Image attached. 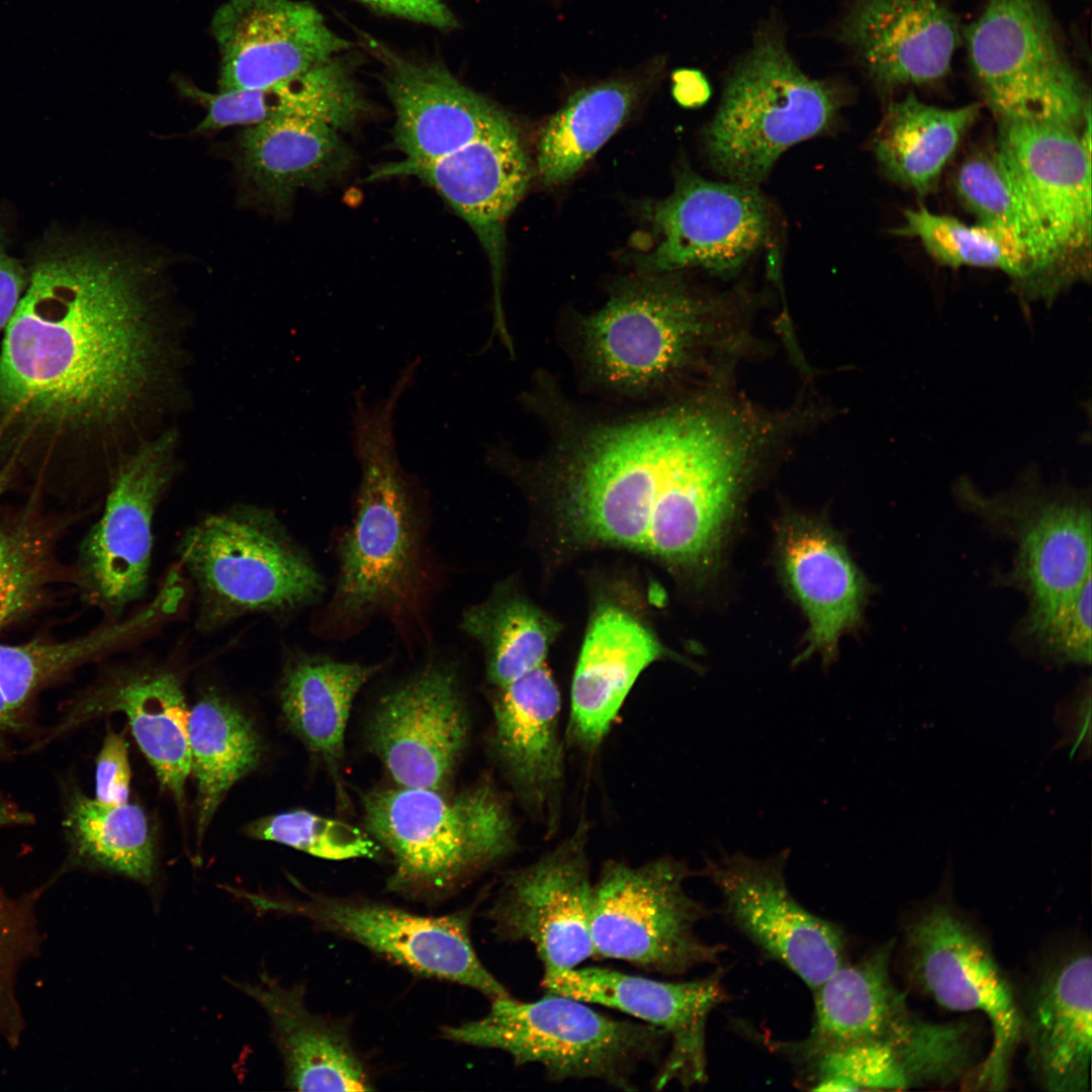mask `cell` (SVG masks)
<instances>
[{
	"label": "cell",
	"instance_id": "obj_30",
	"mask_svg": "<svg viewBox=\"0 0 1092 1092\" xmlns=\"http://www.w3.org/2000/svg\"><path fill=\"white\" fill-rule=\"evenodd\" d=\"M666 657L680 659L626 610L601 607L592 618L572 678L570 741L585 751L597 749L642 671Z\"/></svg>",
	"mask_w": 1092,
	"mask_h": 1092
},
{
	"label": "cell",
	"instance_id": "obj_26",
	"mask_svg": "<svg viewBox=\"0 0 1092 1092\" xmlns=\"http://www.w3.org/2000/svg\"><path fill=\"white\" fill-rule=\"evenodd\" d=\"M1092 960L1088 948H1065L1042 962L1021 1005L1029 1070L1050 1092L1090 1089Z\"/></svg>",
	"mask_w": 1092,
	"mask_h": 1092
},
{
	"label": "cell",
	"instance_id": "obj_32",
	"mask_svg": "<svg viewBox=\"0 0 1092 1092\" xmlns=\"http://www.w3.org/2000/svg\"><path fill=\"white\" fill-rule=\"evenodd\" d=\"M339 131L302 116L247 126L237 140V165L245 186L259 202L282 210L298 190L340 178L353 155Z\"/></svg>",
	"mask_w": 1092,
	"mask_h": 1092
},
{
	"label": "cell",
	"instance_id": "obj_53",
	"mask_svg": "<svg viewBox=\"0 0 1092 1092\" xmlns=\"http://www.w3.org/2000/svg\"><path fill=\"white\" fill-rule=\"evenodd\" d=\"M2 929H3V927H2V921H1V916H0V956H1V951H2V943H3V932H2Z\"/></svg>",
	"mask_w": 1092,
	"mask_h": 1092
},
{
	"label": "cell",
	"instance_id": "obj_33",
	"mask_svg": "<svg viewBox=\"0 0 1092 1092\" xmlns=\"http://www.w3.org/2000/svg\"><path fill=\"white\" fill-rule=\"evenodd\" d=\"M812 1091L906 1090L948 1085L974 1060L972 1039L929 1045L849 1043L788 1055Z\"/></svg>",
	"mask_w": 1092,
	"mask_h": 1092
},
{
	"label": "cell",
	"instance_id": "obj_40",
	"mask_svg": "<svg viewBox=\"0 0 1092 1092\" xmlns=\"http://www.w3.org/2000/svg\"><path fill=\"white\" fill-rule=\"evenodd\" d=\"M65 829L79 859L143 883L156 873L153 833L134 804H107L80 792L68 803Z\"/></svg>",
	"mask_w": 1092,
	"mask_h": 1092
},
{
	"label": "cell",
	"instance_id": "obj_25",
	"mask_svg": "<svg viewBox=\"0 0 1092 1092\" xmlns=\"http://www.w3.org/2000/svg\"><path fill=\"white\" fill-rule=\"evenodd\" d=\"M395 114L393 138L405 164L451 154L510 119L487 97L438 62L416 61L374 44Z\"/></svg>",
	"mask_w": 1092,
	"mask_h": 1092
},
{
	"label": "cell",
	"instance_id": "obj_4",
	"mask_svg": "<svg viewBox=\"0 0 1092 1092\" xmlns=\"http://www.w3.org/2000/svg\"><path fill=\"white\" fill-rule=\"evenodd\" d=\"M405 366L386 396L369 400L360 388L353 405V448L360 465L356 517L341 545L334 610L344 618L388 609L413 587L418 570L417 486L398 460L394 415L412 385Z\"/></svg>",
	"mask_w": 1092,
	"mask_h": 1092
},
{
	"label": "cell",
	"instance_id": "obj_23",
	"mask_svg": "<svg viewBox=\"0 0 1092 1092\" xmlns=\"http://www.w3.org/2000/svg\"><path fill=\"white\" fill-rule=\"evenodd\" d=\"M210 30L220 56L218 92L270 86L351 47L306 1L226 0Z\"/></svg>",
	"mask_w": 1092,
	"mask_h": 1092
},
{
	"label": "cell",
	"instance_id": "obj_31",
	"mask_svg": "<svg viewBox=\"0 0 1092 1092\" xmlns=\"http://www.w3.org/2000/svg\"><path fill=\"white\" fill-rule=\"evenodd\" d=\"M268 1014L282 1056L286 1083L298 1091H369L373 1081L348 1025L315 1014L301 985L284 987L265 976L257 984L236 983Z\"/></svg>",
	"mask_w": 1092,
	"mask_h": 1092
},
{
	"label": "cell",
	"instance_id": "obj_42",
	"mask_svg": "<svg viewBox=\"0 0 1092 1092\" xmlns=\"http://www.w3.org/2000/svg\"><path fill=\"white\" fill-rule=\"evenodd\" d=\"M60 534L57 521L33 505L0 519V632L42 599Z\"/></svg>",
	"mask_w": 1092,
	"mask_h": 1092
},
{
	"label": "cell",
	"instance_id": "obj_27",
	"mask_svg": "<svg viewBox=\"0 0 1092 1092\" xmlns=\"http://www.w3.org/2000/svg\"><path fill=\"white\" fill-rule=\"evenodd\" d=\"M776 553L782 579L809 624L806 648L795 662L817 653L829 664L841 637L860 621L866 579L840 536L816 518H784L777 529Z\"/></svg>",
	"mask_w": 1092,
	"mask_h": 1092
},
{
	"label": "cell",
	"instance_id": "obj_8",
	"mask_svg": "<svg viewBox=\"0 0 1092 1092\" xmlns=\"http://www.w3.org/2000/svg\"><path fill=\"white\" fill-rule=\"evenodd\" d=\"M962 38L971 78L998 123L1083 125L1090 93L1046 0H984Z\"/></svg>",
	"mask_w": 1092,
	"mask_h": 1092
},
{
	"label": "cell",
	"instance_id": "obj_5",
	"mask_svg": "<svg viewBox=\"0 0 1092 1092\" xmlns=\"http://www.w3.org/2000/svg\"><path fill=\"white\" fill-rule=\"evenodd\" d=\"M210 634L248 615L277 616L314 601L323 581L273 512L240 504L188 527L176 548Z\"/></svg>",
	"mask_w": 1092,
	"mask_h": 1092
},
{
	"label": "cell",
	"instance_id": "obj_19",
	"mask_svg": "<svg viewBox=\"0 0 1092 1092\" xmlns=\"http://www.w3.org/2000/svg\"><path fill=\"white\" fill-rule=\"evenodd\" d=\"M455 671L430 663L383 695L366 726L370 751L401 787L445 790L468 741Z\"/></svg>",
	"mask_w": 1092,
	"mask_h": 1092
},
{
	"label": "cell",
	"instance_id": "obj_18",
	"mask_svg": "<svg viewBox=\"0 0 1092 1092\" xmlns=\"http://www.w3.org/2000/svg\"><path fill=\"white\" fill-rule=\"evenodd\" d=\"M541 986L548 993L611 1007L662 1029L669 1049L652 1084L691 1089L707 1078V1022L711 1012L728 998L723 970L688 982L658 981L614 970L586 967L546 970Z\"/></svg>",
	"mask_w": 1092,
	"mask_h": 1092
},
{
	"label": "cell",
	"instance_id": "obj_47",
	"mask_svg": "<svg viewBox=\"0 0 1092 1092\" xmlns=\"http://www.w3.org/2000/svg\"><path fill=\"white\" fill-rule=\"evenodd\" d=\"M130 766L123 735L109 732L96 759L95 799L107 804L128 800Z\"/></svg>",
	"mask_w": 1092,
	"mask_h": 1092
},
{
	"label": "cell",
	"instance_id": "obj_39",
	"mask_svg": "<svg viewBox=\"0 0 1092 1092\" xmlns=\"http://www.w3.org/2000/svg\"><path fill=\"white\" fill-rule=\"evenodd\" d=\"M956 192L977 222L1014 236L1025 248L1038 275L1054 271L1063 262L1039 216L1018 186L996 145L971 154L960 166Z\"/></svg>",
	"mask_w": 1092,
	"mask_h": 1092
},
{
	"label": "cell",
	"instance_id": "obj_1",
	"mask_svg": "<svg viewBox=\"0 0 1092 1092\" xmlns=\"http://www.w3.org/2000/svg\"><path fill=\"white\" fill-rule=\"evenodd\" d=\"M761 437L745 413L704 403L579 426L553 452L558 516L575 542L634 550L705 577Z\"/></svg>",
	"mask_w": 1092,
	"mask_h": 1092
},
{
	"label": "cell",
	"instance_id": "obj_34",
	"mask_svg": "<svg viewBox=\"0 0 1092 1092\" xmlns=\"http://www.w3.org/2000/svg\"><path fill=\"white\" fill-rule=\"evenodd\" d=\"M184 96L204 106L206 114L195 132L232 125L252 126L269 120L302 116L347 129L364 111L356 83L340 57L270 86L208 93L182 83Z\"/></svg>",
	"mask_w": 1092,
	"mask_h": 1092
},
{
	"label": "cell",
	"instance_id": "obj_2",
	"mask_svg": "<svg viewBox=\"0 0 1092 1092\" xmlns=\"http://www.w3.org/2000/svg\"><path fill=\"white\" fill-rule=\"evenodd\" d=\"M156 259L88 236L43 243L4 329L0 411L54 431L122 414L153 373Z\"/></svg>",
	"mask_w": 1092,
	"mask_h": 1092
},
{
	"label": "cell",
	"instance_id": "obj_24",
	"mask_svg": "<svg viewBox=\"0 0 1092 1092\" xmlns=\"http://www.w3.org/2000/svg\"><path fill=\"white\" fill-rule=\"evenodd\" d=\"M996 147L1064 263L1091 239V131L1043 122H1001Z\"/></svg>",
	"mask_w": 1092,
	"mask_h": 1092
},
{
	"label": "cell",
	"instance_id": "obj_9",
	"mask_svg": "<svg viewBox=\"0 0 1092 1092\" xmlns=\"http://www.w3.org/2000/svg\"><path fill=\"white\" fill-rule=\"evenodd\" d=\"M618 284L578 325L582 363L598 384L619 393L650 391L674 376L712 334L716 302L671 273Z\"/></svg>",
	"mask_w": 1092,
	"mask_h": 1092
},
{
	"label": "cell",
	"instance_id": "obj_46",
	"mask_svg": "<svg viewBox=\"0 0 1092 1092\" xmlns=\"http://www.w3.org/2000/svg\"><path fill=\"white\" fill-rule=\"evenodd\" d=\"M1091 575L1071 598L1054 607L1028 612L1019 635L1042 656L1057 663L1091 662Z\"/></svg>",
	"mask_w": 1092,
	"mask_h": 1092
},
{
	"label": "cell",
	"instance_id": "obj_41",
	"mask_svg": "<svg viewBox=\"0 0 1092 1092\" xmlns=\"http://www.w3.org/2000/svg\"><path fill=\"white\" fill-rule=\"evenodd\" d=\"M463 629L485 649L486 674L499 688L546 663L557 625L518 598L492 600L470 609Z\"/></svg>",
	"mask_w": 1092,
	"mask_h": 1092
},
{
	"label": "cell",
	"instance_id": "obj_14",
	"mask_svg": "<svg viewBox=\"0 0 1092 1092\" xmlns=\"http://www.w3.org/2000/svg\"><path fill=\"white\" fill-rule=\"evenodd\" d=\"M174 437L140 446L113 473L104 509L85 535L77 580L110 621L143 599L150 581L154 519L173 477Z\"/></svg>",
	"mask_w": 1092,
	"mask_h": 1092
},
{
	"label": "cell",
	"instance_id": "obj_20",
	"mask_svg": "<svg viewBox=\"0 0 1092 1092\" xmlns=\"http://www.w3.org/2000/svg\"><path fill=\"white\" fill-rule=\"evenodd\" d=\"M962 30L947 0H849L836 35L876 91L888 96L944 81Z\"/></svg>",
	"mask_w": 1092,
	"mask_h": 1092
},
{
	"label": "cell",
	"instance_id": "obj_35",
	"mask_svg": "<svg viewBox=\"0 0 1092 1092\" xmlns=\"http://www.w3.org/2000/svg\"><path fill=\"white\" fill-rule=\"evenodd\" d=\"M380 669L302 652L290 654L283 666L278 690L283 719L324 763L343 806L348 804L341 769L350 711L359 691Z\"/></svg>",
	"mask_w": 1092,
	"mask_h": 1092
},
{
	"label": "cell",
	"instance_id": "obj_45",
	"mask_svg": "<svg viewBox=\"0 0 1092 1092\" xmlns=\"http://www.w3.org/2000/svg\"><path fill=\"white\" fill-rule=\"evenodd\" d=\"M247 833L330 860L375 858L382 849L367 831L303 809L257 819Z\"/></svg>",
	"mask_w": 1092,
	"mask_h": 1092
},
{
	"label": "cell",
	"instance_id": "obj_3",
	"mask_svg": "<svg viewBox=\"0 0 1092 1092\" xmlns=\"http://www.w3.org/2000/svg\"><path fill=\"white\" fill-rule=\"evenodd\" d=\"M362 802L366 831L391 857L387 890L412 899L452 895L516 846L511 809L489 781L453 794L378 789Z\"/></svg>",
	"mask_w": 1092,
	"mask_h": 1092
},
{
	"label": "cell",
	"instance_id": "obj_28",
	"mask_svg": "<svg viewBox=\"0 0 1092 1092\" xmlns=\"http://www.w3.org/2000/svg\"><path fill=\"white\" fill-rule=\"evenodd\" d=\"M495 689V756L519 803L551 831L564 779L558 687L545 663Z\"/></svg>",
	"mask_w": 1092,
	"mask_h": 1092
},
{
	"label": "cell",
	"instance_id": "obj_13",
	"mask_svg": "<svg viewBox=\"0 0 1092 1092\" xmlns=\"http://www.w3.org/2000/svg\"><path fill=\"white\" fill-rule=\"evenodd\" d=\"M1032 479L988 496L966 479L954 490L968 510L1014 543L1013 568L1003 581L1025 594L1028 612H1037L1074 596L1092 574L1091 510L1082 493Z\"/></svg>",
	"mask_w": 1092,
	"mask_h": 1092
},
{
	"label": "cell",
	"instance_id": "obj_37",
	"mask_svg": "<svg viewBox=\"0 0 1092 1092\" xmlns=\"http://www.w3.org/2000/svg\"><path fill=\"white\" fill-rule=\"evenodd\" d=\"M980 113L978 102L942 108L909 91L888 104L872 140L875 157L892 181L926 195Z\"/></svg>",
	"mask_w": 1092,
	"mask_h": 1092
},
{
	"label": "cell",
	"instance_id": "obj_17",
	"mask_svg": "<svg viewBox=\"0 0 1092 1092\" xmlns=\"http://www.w3.org/2000/svg\"><path fill=\"white\" fill-rule=\"evenodd\" d=\"M656 243L639 260L644 272L702 268L717 275L738 271L767 243L769 204L757 187L717 182L682 171L672 192L649 208Z\"/></svg>",
	"mask_w": 1092,
	"mask_h": 1092
},
{
	"label": "cell",
	"instance_id": "obj_6",
	"mask_svg": "<svg viewBox=\"0 0 1092 1092\" xmlns=\"http://www.w3.org/2000/svg\"><path fill=\"white\" fill-rule=\"evenodd\" d=\"M841 103L833 82L801 70L781 28L763 24L729 73L706 129L709 161L728 181L757 187L789 148L826 129Z\"/></svg>",
	"mask_w": 1092,
	"mask_h": 1092
},
{
	"label": "cell",
	"instance_id": "obj_21",
	"mask_svg": "<svg viewBox=\"0 0 1092 1092\" xmlns=\"http://www.w3.org/2000/svg\"><path fill=\"white\" fill-rule=\"evenodd\" d=\"M888 940L856 962H846L813 992L814 1016L806 1037L779 1043L787 1055L872 1041L928 1045L971 1036L963 1021L932 1022L920 1018L894 983Z\"/></svg>",
	"mask_w": 1092,
	"mask_h": 1092
},
{
	"label": "cell",
	"instance_id": "obj_49",
	"mask_svg": "<svg viewBox=\"0 0 1092 1092\" xmlns=\"http://www.w3.org/2000/svg\"><path fill=\"white\" fill-rule=\"evenodd\" d=\"M374 10L438 29H451L456 18L443 0H359Z\"/></svg>",
	"mask_w": 1092,
	"mask_h": 1092
},
{
	"label": "cell",
	"instance_id": "obj_52",
	"mask_svg": "<svg viewBox=\"0 0 1092 1092\" xmlns=\"http://www.w3.org/2000/svg\"><path fill=\"white\" fill-rule=\"evenodd\" d=\"M8 481V476L5 472H0V495L3 493Z\"/></svg>",
	"mask_w": 1092,
	"mask_h": 1092
},
{
	"label": "cell",
	"instance_id": "obj_44",
	"mask_svg": "<svg viewBox=\"0 0 1092 1092\" xmlns=\"http://www.w3.org/2000/svg\"><path fill=\"white\" fill-rule=\"evenodd\" d=\"M93 651L85 635L61 641L0 643V744L16 728L25 705L39 689L89 661Z\"/></svg>",
	"mask_w": 1092,
	"mask_h": 1092
},
{
	"label": "cell",
	"instance_id": "obj_29",
	"mask_svg": "<svg viewBox=\"0 0 1092 1092\" xmlns=\"http://www.w3.org/2000/svg\"><path fill=\"white\" fill-rule=\"evenodd\" d=\"M126 715L132 734L161 784L179 805L191 772L188 719L183 687L172 668L141 663L114 671L75 703L54 735L106 713Z\"/></svg>",
	"mask_w": 1092,
	"mask_h": 1092
},
{
	"label": "cell",
	"instance_id": "obj_16",
	"mask_svg": "<svg viewBox=\"0 0 1092 1092\" xmlns=\"http://www.w3.org/2000/svg\"><path fill=\"white\" fill-rule=\"evenodd\" d=\"M584 820L532 863L510 872L485 911L503 941H527L543 970H567L594 957V883Z\"/></svg>",
	"mask_w": 1092,
	"mask_h": 1092
},
{
	"label": "cell",
	"instance_id": "obj_38",
	"mask_svg": "<svg viewBox=\"0 0 1092 1092\" xmlns=\"http://www.w3.org/2000/svg\"><path fill=\"white\" fill-rule=\"evenodd\" d=\"M188 740L191 770L197 781L196 833L200 840L228 791L258 765L263 745L243 711L212 693L190 710Z\"/></svg>",
	"mask_w": 1092,
	"mask_h": 1092
},
{
	"label": "cell",
	"instance_id": "obj_48",
	"mask_svg": "<svg viewBox=\"0 0 1092 1092\" xmlns=\"http://www.w3.org/2000/svg\"><path fill=\"white\" fill-rule=\"evenodd\" d=\"M1091 693L1090 681L1078 689L1072 697L1058 706L1055 721L1063 732L1058 746L1071 745L1078 750L1079 757H1090L1091 751Z\"/></svg>",
	"mask_w": 1092,
	"mask_h": 1092
},
{
	"label": "cell",
	"instance_id": "obj_10",
	"mask_svg": "<svg viewBox=\"0 0 1092 1092\" xmlns=\"http://www.w3.org/2000/svg\"><path fill=\"white\" fill-rule=\"evenodd\" d=\"M691 874L671 857L640 866L607 861L593 887L594 957L664 976L719 964L727 946L698 934V924L710 912L685 890Z\"/></svg>",
	"mask_w": 1092,
	"mask_h": 1092
},
{
	"label": "cell",
	"instance_id": "obj_36",
	"mask_svg": "<svg viewBox=\"0 0 1092 1092\" xmlns=\"http://www.w3.org/2000/svg\"><path fill=\"white\" fill-rule=\"evenodd\" d=\"M664 68L654 58L630 73L580 88L543 126L537 170L545 185L572 178L623 125Z\"/></svg>",
	"mask_w": 1092,
	"mask_h": 1092
},
{
	"label": "cell",
	"instance_id": "obj_50",
	"mask_svg": "<svg viewBox=\"0 0 1092 1092\" xmlns=\"http://www.w3.org/2000/svg\"><path fill=\"white\" fill-rule=\"evenodd\" d=\"M28 271L0 242V330L12 317L27 284Z\"/></svg>",
	"mask_w": 1092,
	"mask_h": 1092
},
{
	"label": "cell",
	"instance_id": "obj_22",
	"mask_svg": "<svg viewBox=\"0 0 1092 1092\" xmlns=\"http://www.w3.org/2000/svg\"><path fill=\"white\" fill-rule=\"evenodd\" d=\"M413 175L433 187L473 230L491 266L492 332L507 331L500 299L506 222L524 196L530 168L510 118L463 148L432 162L389 165L376 177Z\"/></svg>",
	"mask_w": 1092,
	"mask_h": 1092
},
{
	"label": "cell",
	"instance_id": "obj_12",
	"mask_svg": "<svg viewBox=\"0 0 1092 1092\" xmlns=\"http://www.w3.org/2000/svg\"><path fill=\"white\" fill-rule=\"evenodd\" d=\"M247 896L261 908L301 916L416 975L473 989L489 1000L511 995L474 949L472 908L429 916L362 897L308 894L302 900H280Z\"/></svg>",
	"mask_w": 1092,
	"mask_h": 1092
},
{
	"label": "cell",
	"instance_id": "obj_15",
	"mask_svg": "<svg viewBox=\"0 0 1092 1092\" xmlns=\"http://www.w3.org/2000/svg\"><path fill=\"white\" fill-rule=\"evenodd\" d=\"M789 850L765 858L722 852L702 874L719 890L728 919L768 958L814 991L848 962L847 939L836 923L806 909L786 881Z\"/></svg>",
	"mask_w": 1092,
	"mask_h": 1092
},
{
	"label": "cell",
	"instance_id": "obj_43",
	"mask_svg": "<svg viewBox=\"0 0 1092 1092\" xmlns=\"http://www.w3.org/2000/svg\"><path fill=\"white\" fill-rule=\"evenodd\" d=\"M917 239L937 263L952 267H980L1003 271L1032 285L1033 270L1023 245L1011 234L988 224H967L931 212L924 206L904 211L895 232Z\"/></svg>",
	"mask_w": 1092,
	"mask_h": 1092
},
{
	"label": "cell",
	"instance_id": "obj_51",
	"mask_svg": "<svg viewBox=\"0 0 1092 1092\" xmlns=\"http://www.w3.org/2000/svg\"><path fill=\"white\" fill-rule=\"evenodd\" d=\"M29 820H31L30 815L9 803L0 801V826L25 824Z\"/></svg>",
	"mask_w": 1092,
	"mask_h": 1092
},
{
	"label": "cell",
	"instance_id": "obj_7",
	"mask_svg": "<svg viewBox=\"0 0 1092 1092\" xmlns=\"http://www.w3.org/2000/svg\"><path fill=\"white\" fill-rule=\"evenodd\" d=\"M451 1041L508 1054L517 1066L540 1065L550 1080L593 1079L634 1090L640 1068L659 1066L668 1036L644 1022L616 1019L556 993L534 1001L490 1000L483 1016L446 1026Z\"/></svg>",
	"mask_w": 1092,
	"mask_h": 1092
},
{
	"label": "cell",
	"instance_id": "obj_11",
	"mask_svg": "<svg viewBox=\"0 0 1092 1092\" xmlns=\"http://www.w3.org/2000/svg\"><path fill=\"white\" fill-rule=\"evenodd\" d=\"M902 946L907 978L919 992L945 1009L989 1020L992 1043L974 1084L1005 1089L1023 1041L1021 1004L984 935L953 905L934 900L910 917Z\"/></svg>",
	"mask_w": 1092,
	"mask_h": 1092
}]
</instances>
